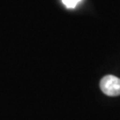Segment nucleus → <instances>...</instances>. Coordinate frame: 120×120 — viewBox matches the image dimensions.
Listing matches in <instances>:
<instances>
[{
    "mask_svg": "<svg viewBox=\"0 0 120 120\" xmlns=\"http://www.w3.org/2000/svg\"><path fill=\"white\" fill-rule=\"evenodd\" d=\"M101 89L106 95L118 96L120 95V78L108 75L105 76L100 83Z\"/></svg>",
    "mask_w": 120,
    "mask_h": 120,
    "instance_id": "1",
    "label": "nucleus"
},
{
    "mask_svg": "<svg viewBox=\"0 0 120 120\" xmlns=\"http://www.w3.org/2000/svg\"><path fill=\"white\" fill-rule=\"evenodd\" d=\"M81 0H62V3L67 8L72 9L77 6V4L80 2Z\"/></svg>",
    "mask_w": 120,
    "mask_h": 120,
    "instance_id": "2",
    "label": "nucleus"
}]
</instances>
